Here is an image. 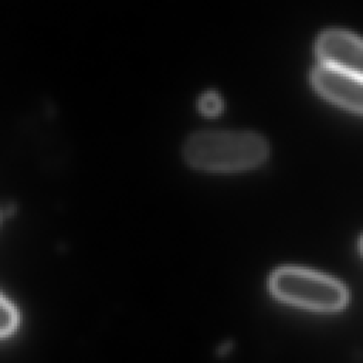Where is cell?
<instances>
[{
    "label": "cell",
    "mask_w": 363,
    "mask_h": 363,
    "mask_svg": "<svg viewBox=\"0 0 363 363\" xmlns=\"http://www.w3.org/2000/svg\"><path fill=\"white\" fill-rule=\"evenodd\" d=\"M267 156V142L250 132H200L184 146L189 164L206 172L248 170L261 164Z\"/></svg>",
    "instance_id": "6da1fadb"
},
{
    "label": "cell",
    "mask_w": 363,
    "mask_h": 363,
    "mask_svg": "<svg viewBox=\"0 0 363 363\" xmlns=\"http://www.w3.org/2000/svg\"><path fill=\"white\" fill-rule=\"evenodd\" d=\"M275 298L296 306L333 312L347 303V291L336 279L296 267L277 269L269 278Z\"/></svg>",
    "instance_id": "7a4b0ae2"
},
{
    "label": "cell",
    "mask_w": 363,
    "mask_h": 363,
    "mask_svg": "<svg viewBox=\"0 0 363 363\" xmlns=\"http://www.w3.org/2000/svg\"><path fill=\"white\" fill-rule=\"evenodd\" d=\"M320 65L363 79V40L340 30L325 31L316 43Z\"/></svg>",
    "instance_id": "3957f363"
},
{
    "label": "cell",
    "mask_w": 363,
    "mask_h": 363,
    "mask_svg": "<svg viewBox=\"0 0 363 363\" xmlns=\"http://www.w3.org/2000/svg\"><path fill=\"white\" fill-rule=\"evenodd\" d=\"M312 85L330 102L363 113V79L349 77L319 64L312 72Z\"/></svg>",
    "instance_id": "277c9868"
},
{
    "label": "cell",
    "mask_w": 363,
    "mask_h": 363,
    "mask_svg": "<svg viewBox=\"0 0 363 363\" xmlns=\"http://www.w3.org/2000/svg\"><path fill=\"white\" fill-rule=\"evenodd\" d=\"M20 322V315L16 306L0 294V339L11 336Z\"/></svg>",
    "instance_id": "5b68a950"
},
{
    "label": "cell",
    "mask_w": 363,
    "mask_h": 363,
    "mask_svg": "<svg viewBox=\"0 0 363 363\" xmlns=\"http://www.w3.org/2000/svg\"><path fill=\"white\" fill-rule=\"evenodd\" d=\"M199 109L206 116H216L223 109V101L221 98L214 92L204 94L199 101Z\"/></svg>",
    "instance_id": "8992f818"
},
{
    "label": "cell",
    "mask_w": 363,
    "mask_h": 363,
    "mask_svg": "<svg viewBox=\"0 0 363 363\" xmlns=\"http://www.w3.org/2000/svg\"><path fill=\"white\" fill-rule=\"evenodd\" d=\"M360 250H362V252H363V238H362V241H360Z\"/></svg>",
    "instance_id": "52a82bcc"
}]
</instances>
